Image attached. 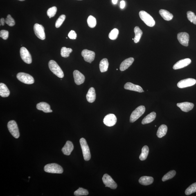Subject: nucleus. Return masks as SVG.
Here are the masks:
<instances>
[{"label":"nucleus","instance_id":"nucleus-1","mask_svg":"<svg viewBox=\"0 0 196 196\" xmlns=\"http://www.w3.org/2000/svg\"><path fill=\"white\" fill-rule=\"evenodd\" d=\"M50 69L57 76L63 78L64 76L63 72L55 61L51 60L48 63Z\"/></svg>","mask_w":196,"mask_h":196},{"label":"nucleus","instance_id":"nucleus-2","mask_svg":"<svg viewBox=\"0 0 196 196\" xmlns=\"http://www.w3.org/2000/svg\"><path fill=\"white\" fill-rule=\"evenodd\" d=\"M44 171L48 173L53 174H62L63 169L62 166L56 163H50L44 167Z\"/></svg>","mask_w":196,"mask_h":196},{"label":"nucleus","instance_id":"nucleus-3","mask_svg":"<svg viewBox=\"0 0 196 196\" xmlns=\"http://www.w3.org/2000/svg\"><path fill=\"white\" fill-rule=\"evenodd\" d=\"M140 18L147 26L153 27L155 25V21L150 14L144 11H141L139 12Z\"/></svg>","mask_w":196,"mask_h":196},{"label":"nucleus","instance_id":"nucleus-4","mask_svg":"<svg viewBox=\"0 0 196 196\" xmlns=\"http://www.w3.org/2000/svg\"><path fill=\"white\" fill-rule=\"evenodd\" d=\"M80 143L82 150L84 159L86 161H88L91 159V154L89 147L85 138H82L80 140Z\"/></svg>","mask_w":196,"mask_h":196},{"label":"nucleus","instance_id":"nucleus-5","mask_svg":"<svg viewBox=\"0 0 196 196\" xmlns=\"http://www.w3.org/2000/svg\"><path fill=\"white\" fill-rule=\"evenodd\" d=\"M145 111V108L144 106H140L133 111L130 117V123H134L141 117Z\"/></svg>","mask_w":196,"mask_h":196},{"label":"nucleus","instance_id":"nucleus-6","mask_svg":"<svg viewBox=\"0 0 196 196\" xmlns=\"http://www.w3.org/2000/svg\"><path fill=\"white\" fill-rule=\"evenodd\" d=\"M18 79L20 81L27 84H32L34 82V79L31 75L23 72H20L17 75Z\"/></svg>","mask_w":196,"mask_h":196},{"label":"nucleus","instance_id":"nucleus-7","mask_svg":"<svg viewBox=\"0 0 196 196\" xmlns=\"http://www.w3.org/2000/svg\"><path fill=\"white\" fill-rule=\"evenodd\" d=\"M8 127L11 134L14 138H19L20 134L19 129L17 124L15 121L11 120L9 122L8 124Z\"/></svg>","mask_w":196,"mask_h":196},{"label":"nucleus","instance_id":"nucleus-8","mask_svg":"<svg viewBox=\"0 0 196 196\" xmlns=\"http://www.w3.org/2000/svg\"><path fill=\"white\" fill-rule=\"evenodd\" d=\"M102 180L106 187H108L112 189H115L117 188V183L113 180L112 178L108 174H104Z\"/></svg>","mask_w":196,"mask_h":196},{"label":"nucleus","instance_id":"nucleus-9","mask_svg":"<svg viewBox=\"0 0 196 196\" xmlns=\"http://www.w3.org/2000/svg\"><path fill=\"white\" fill-rule=\"evenodd\" d=\"M34 30L35 35L38 38L42 40L46 39L44 28L42 25L36 23L34 25Z\"/></svg>","mask_w":196,"mask_h":196},{"label":"nucleus","instance_id":"nucleus-10","mask_svg":"<svg viewBox=\"0 0 196 196\" xmlns=\"http://www.w3.org/2000/svg\"><path fill=\"white\" fill-rule=\"evenodd\" d=\"M20 53L21 59L25 63L28 64L31 63L32 59L31 55L26 48L21 47Z\"/></svg>","mask_w":196,"mask_h":196},{"label":"nucleus","instance_id":"nucleus-11","mask_svg":"<svg viewBox=\"0 0 196 196\" xmlns=\"http://www.w3.org/2000/svg\"><path fill=\"white\" fill-rule=\"evenodd\" d=\"M196 83V80L195 79L188 78L182 80L178 82L177 86L180 88L191 87Z\"/></svg>","mask_w":196,"mask_h":196},{"label":"nucleus","instance_id":"nucleus-12","mask_svg":"<svg viewBox=\"0 0 196 196\" xmlns=\"http://www.w3.org/2000/svg\"><path fill=\"white\" fill-rule=\"evenodd\" d=\"M117 121L116 117L113 114H108L104 117L103 123L108 127H111L116 124Z\"/></svg>","mask_w":196,"mask_h":196},{"label":"nucleus","instance_id":"nucleus-13","mask_svg":"<svg viewBox=\"0 0 196 196\" xmlns=\"http://www.w3.org/2000/svg\"><path fill=\"white\" fill-rule=\"evenodd\" d=\"M82 55L85 62L91 63L94 60L95 53L94 52L88 50H84L82 52Z\"/></svg>","mask_w":196,"mask_h":196},{"label":"nucleus","instance_id":"nucleus-14","mask_svg":"<svg viewBox=\"0 0 196 196\" xmlns=\"http://www.w3.org/2000/svg\"><path fill=\"white\" fill-rule=\"evenodd\" d=\"M177 39L180 43L182 45L187 47L188 45L189 35L186 32H180L178 34Z\"/></svg>","mask_w":196,"mask_h":196},{"label":"nucleus","instance_id":"nucleus-15","mask_svg":"<svg viewBox=\"0 0 196 196\" xmlns=\"http://www.w3.org/2000/svg\"><path fill=\"white\" fill-rule=\"evenodd\" d=\"M73 77L75 83L77 85L83 84L85 81V77L82 73L77 70L74 71Z\"/></svg>","mask_w":196,"mask_h":196},{"label":"nucleus","instance_id":"nucleus-16","mask_svg":"<svg viewBox=\"0 0 196 196\" xmlns=\"http://www.w3.org/2000/svg\"><path fill=\"white\" fill-rule=\"evenodd\" d=\"M191 62V60L188 58L182 59L176 63L173 66L174 69H181L188 66Z\"/></svg>","mask_w":196,"mask_h":196},{"label":"nucleus","instance_id":"nucleus-17","mask_svg":"<svg viewBox=\"0 0 196 196\" xmlns=\"http://www.w3.org/2000/svg\"><path fill=\"white\" fill-rule=\"evenodd\" d=\"M177 105L182 111L185 112H188L191 111L194 107V104L193 103L187 102L178 103Z\"/></svg>","mask_w":196,"mask_h":196},{"label":"nucleus","instance_id":"nucleus-18","mask_svg":"<svg viewBox=\"0 0 196 196\" xmlns=\"http://www.w3.org/2000/svg\"><path fill=\"white\" fill-rule=\"evenodd\" d=\"M124 88L128 90L137 92L139 93L144 92L143 89L140 86L135 85L131 82H127L124 85Z\"/></svg>","mask_w":196,"mask_h":196},{"label":"nucleus","instance_id":"nucleus-19","mask_svg":"<svg viewBox=\"0 0 196 196\" xmlns=\"http://www.w3.org/2000/svg\"><path fill=\"white\" fill-rule=\"evenodd\" d=\"M74 149V146L71 141H68L62 149V152L64 155L69 156Z\"/></svg>","mask_w":196,"mask_h":196},{"label":"nucleus","instance_id":"nucleus-20","mask_svg":"<svg viewBox=\"0 0 196 196\" xmlns=\"http://www.w3.org/2000/svg\"><path fill=\"white\" fill-rule=\"evenodd\" d=\"M37 108L38 110L42 111L44 113H51L53 111L51 109L50 106L45 102H41L37 104Z\"/></svg>","mask_w":196,"mask_h":196},{"label":"nucleus","instance_id":"nucleus-21","mask_svg":"<svg viewBox=\"0 0 196 196\" xmlns=\"http://www.w3.org/2000/svg\"><path fill=\"white\" fill-rule=\"evenodd\" d=\"M134 61V59L133 57L125 59L120 65V70L121 71H125L132 65Z\"/></svg>","mask_w":196,"mask_h":196},{"label":"nucleus","instance_id":"nucleus-22","mask_svg":"<svg viewBox=\"0 0 196 196\" xmlns=\"http://www.w3.org/2000/svg\"><path fill=\"white\" fill-rule=\"evenodd\" d=\"M86 98L88 101L90 103H93L95 101L96 98V94L94 88L91 87L89 89L86 95Z\"/></svg>","mask_w":196,"mask_h":196},{"label":"nucleus","instance_id":"nucleus-23","mask_svg":"<svg viewBox=\"0 0 196 196\" xmlns=\"http://www.w3.org/2000/svg\"><path fill=\"white\" fill-rule=\"evenodd\" d=\"M153 182V178L148 176H143L140 178L139 180V182L140 184L145 186L152 184Z\"/></svg>","mask_w":196,"mask_h":196},{"label":"nucleus","instance_id":"nucleus-24","mask_svg":"<svg viewBox=\"0 0 196 196\" xmlns=\"http://www.w3.org/2000/svg\"><path fill=\"white\" fill-rule=\"evenodd\" d=\"M156 117V113L152 112L146 116L142 121V124L145 125L150 123L155 119Z\"/></svg>","mask_w":196,"mask_h":196},{"label":"nucleus","instance_id":"nucleus-25","mask_svg":"<svg viewBox=\"0 0 196 196\" xmlns=\"http://www.w3.org/2000/svg\"><path fill=\"white\" fill-rule=\"evenodd\" d=\"M10 92L5 84L0 83V96L3 98H6L9 96Z\"/></svg>","mask_w":196,"mask_h":196},{"label":"nucleus","instance_id":"nucleus-26","mask_svg":"<svg viewBox=\"0 0 196 196\" xmlns=\"http://www.w3.org/2000/svg\"><path fill=\"white\" fill-rule=\"evenodd\" d=\"M159 13L165 20L170 21L173 18V15L166 10L161 9L159 10Z\"/></svg>","mask_w":196,"mask_h":196},{"label":"nucleus","instance_id":"nucleus-27","mask_svg":"<svg viewBox=\"0 0 196 196\" xmlns=\"http://www.w3.org/2000/svg\"><path fill=\"white\" fill-rule=\"evenodd\" d=\"M109 63L107 59L104 58L101 61L100 63L99 67L101 72H105L108 71Z\"/></svg>","mask_w":196,"mask_h":196},{"label":"nucleus","instance_id":"nucleus-28","mask_svg":"<svg viewBox=\"0 0 196 196\" xmlns=\"http://www.w3.org/2000/svg\"><path fill=\"white\" fill-rule=\"evenodd\" d=\"M167 131H168V127L165 125H162L158 129L156 135L158 137L161 138L166 135Z\"/></svg>","mask_w":196,"mask_h":196},{"label":"nucleus","instance_id":"nucleus-29","mask_svg":"<svg viewBox=\"0 0 196 196\" xmlns=\"http://www.w3.org/2000/svg\"><path fill=\"white\" fill-rule=\"evenodd\" d=\"M134 32L135 36L134 38V42L137 43L141 39L142 35L143 34V31L140 29L139 27L136 26L134 28Z\"/></svg>","mask_w":196,"mask_h":196},{"label":"nucleus","instance_id":"nucleus-30","mask_svg":"<svg viewBox=\"0 0 196 196\" xmlns=\"http://www.w3.org/2000/svg\"><path fill=\"white\" fill-rule=\"evenodd\" d=\"M149 148L147 146H145L142 149L141 153L139 156L140 160L144 161L146 159L148 155Z\"/></svg>","mask_w":196,"mask_h":196},{"label":"nucleus","instance_id":"nucleus-31","mask_svg":"<svg viewBox=\"0 0 196 196\" xmlns=\"http://www.w3.org/2000/svg\"><path fill=\"white\" fill-rule=\"evenodd\" d=\"M72 52V50L71 48L63 47L61 50V55L64 57H67L69 56L70 54Z\"/></svg>","mask_w":196,"mask_h":196},{"label":"nucleus","instance_id":"nucleus-32","mask_svg":"<svg viewBox=\"0 0 196 196\" xmlns=\"http://www.w3.org/2000/svg\"><path fill=\"white\" fill-rule=\"evenodd\" d=\"M195 192H196V182L193 183L188 187L185 191V193L186 195H188Z\"/></svg>","mask_w":196,"mask_h":196},{"label":"nucleus","instance_id":"nucleus-33","mask_svg":"<svg viewBox=\"0 0 196 196\" xmlns=\"http://www.w3.org/2000/svg\"><path fill=\"white\" fill-rule=\"evenodd\" d=\"M176 174L175 171L174 170L170 171L163 176L162 178V181L165 182L172 178L175 176Z\"/></svg>","mask_w":196,"mask_h":196},{"label":"nucleus","instance_id":"nucleus-34","mask_svg":"<svg viewBox=\"0 0 196 196\" xmlns=\"http://www.w3.org/2000/svg\"><path fill=\"white\" fill-rule=\"evenodd\" d=\"M87 23L90 27L94 28L97 24L96 19L92 16H89L87 19Z\"/></svg>","mask_w":196,"mask_h":196},{"label":"nucleus","instance_id":"nucleus-35","mask_svg":"<svg viewBox=\"0 0 196 196\" xmlns=\"http://www.w3.org/2000/svg\"><path fill=\"white\" fill-rule=\"evenodd\" d=\"M74 195L76 196L87 195H88L89 192L87 190L82 188H80L74 192Z\"/></svg>","mask_w":196,"mask_h":196},{"label":"nucleus","instance_id":"nucleus-36","mask_svg":"<svg viewBox=\"0 0 196 196\" xmlns=\"http://www.w3.org/2000/svg\"><path fill=\"white\" fill-rule=\"evenodd\" d=\"M187 18L191 22L196 25V16L193 12L188 11L187 13Z\"/></svg>","mask_w":196,"mask_h":196},{"label":"nucleus","instance_id":"nucleus-37","mask_svg":"<svg viewBox=\"0 0 196 196\" xmlns=\"http://www.w3.org/2000/svg\"><path fill=\"white\" fill-rule=\"evenodd\" d=\"M119 31L117 28H114L110 32L109 37L111 40H114L117 38Z\"/></svg>","mask_w":196,"mask_h":196},{"label":"nucleus","instance_id":"nucleus-38","mask_svg":"<svg viewBox=\"0 0 196 196\" xmlns=\"http://www.w3.org/2000/svg\"><path fill=\"white\" fill-rule=\"evenodd\" d=\"M57 11V8L56 7L53 6L48 9L47 11V14L50 18L54 17L56 14Z\"/></svg>","mask_w":196,"mask_h":196},{"label":"nucleus","instance_id":"nucleus-39","mask_svg":"<svg viewBox=\"0 0 196 196\" xmlns=\"http://www.w3.org/2000/svg\"><path fill=\"white\" fill-rule=\"evenodd\" d=\"M66 18V16L64 15H62L60 16L56 22V27L57 28L60 27L65 20Z\"/></svg>","mask_w":196,"mask_h":196},{"label":"nucleus","instance_id":"nucleus-40","mask_svg":"<svg viewBox=\"0 0 196 196\" xmlns=\"http://www.w3.org/2000/svg\"><path fill=\"white\" fill-rule=\"evenodd\" d=\"M5 23L9 26L12 27L15 24V21L10 15H8L5 19Z\"/></svg>","mask_w":196,"mask_h":196},{"label":"nucleus","instance_id":"nucleus-41","mask_svg":"<svg viewBox=\"0 0 196 196\" xmlns=\"http://www.w3.org/2000/svg\"><path fill=\"white\" fill-rule=\"evenodd\" d=\"M9 35V32L8 31L2 30L0 31V37L4 40H6L8 39Z\"/></svg>","mask_w":196,"mask_h":196},{"label":"nucleus","instance_id":"nucleus-42","mask_svg":"<svg viewBox=\"0 0 196 196\" xmlns=\"http://www.w3.org/2000/svg\"><path fill=\"white\" fill-rule=\"evenodd\" d=\"M68 36L70 39H75L77 37V34L74 31L71 30L68 34Z\"/></svg>","mask_w":196,"mask_h":196},{"label":"nucleus","instance_id":"nucleus-43","mask_svg":"<svg viewBox=\"0 0 196 196\" xmlns=\"http://www.w3.org/2000/svg\"><path fill=\"white\" fill-rule=\"evenodd\" d=\"M125 5V3L124 1H122L120 2V8H121L123 9L124 8Z\"/></svg>","mask_w":196,"mask_h":196},{"label":"nucleus","instance_id":"nucleus-44","mask_svg":"<svg viewBox=\"0 0 196 196\" xmlns=\"http://www.w3.org/2000/svg\"><path fill=\"white\" fill-rule=\"evenodd\" d=\"M0 22H1V25H2V26H4L5 25V19L3 18H2L1 19V21H0Z\"/></svg>","mask_w":196,"mask_h":196},{"label":"nucleus","instance_id":"nucleus-45","mask_svg":"<svg viewBox=\"0 0 196 196\" xmlns=\"http://www.w3.org/2000/svg\"><path fill=\"white\" fill-rule=\"evenodd\" d=\"M118 0H112V2L113 4L116 5L117 2Z\"/></svg>","mask_w":196,"mask_h":196},{"label":"nucleus","instance_id":"nucleus-46","mask_svg":"<svg viewBox=\"0 0 196 196\" xmlns=\"http://www.w3.org/2000/svg\"><path fill=\"white\" fill-rule=\"evenodd\" d=\"M18 1H25V0H18Z\"/></svg>","mask_w":196,"mask_h":196},{"label":"nucleus","instance_id":"nucleus-47","mask_svg":"<svg viewBox=\"0 0 196 196\" xmlns=\"http://www.w3.org/2000/svg\"><path fill=\"white\" fill-rule=\"evenodd\" d=\"M79 1H82V0H79Z\"/></svg>","mask_w":196,"mask_h":196}]
</instances>
